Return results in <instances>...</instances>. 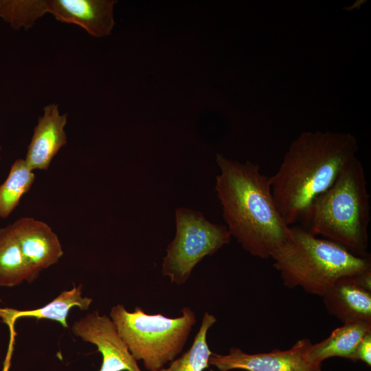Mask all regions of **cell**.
I'll return each instance as SVG.
<instances>
[{
	"mask_svg": "<svg viewBox=\"0 0 371 371\" xmlns=\"http://www.w3.org/2000/svg\"><path fill=\"white\" fill-rule=\"evenodd\" d=\"M220 174L215 190L227 229L254 256L269 258L287 239L286 224L274 201L269 177L258 164L244 163L216 154Z\"/></svg>",
	"mask_w": 371,
	"mask_h": 371,
	"instance_id": "obj_1",
	"label": "cell"
},
{
	"mask_svg": "<svg viewBox=\"0 0 371 371\" xmlns=\"http://www.w3.org/2000/svg\"><path fill=\"white\" fill-rule=\"evenodd\" d=\"M358 150L356 137L348 133L305 131L291 143L278 170L269 177L274 201L287 225L302 220Z\"/></svg>",
	"mask_w": 371,
	"mask_h": 371,
	"instance_id": "obj_2",
	"label": "cell"
},
{
	"mask_svg": "<svg viewBox=\"0 0 371 371\" xmlns=\"http://www.w3.org/2000/svg\"><path fill=\"white\" fill-rule=\"evenodd\" d=\"M370 195L361 162L354 157L333 185L311 203L302 221L321 236L360 257H368Z\"/></svg>",
	"mask_w": 371,
	"mask_h": 371,
	"instance_id": "obj_3",
	"label": "cell"
},
{
	"mask_svg": "<svg viewBox=\"0 0 371 371\" xmlns=\"http://www.w3.org/2000/svg\"><path fill=\"white\" fill-rule=\"evenodd\" d=\"M271 258L284 286L321 297L339 279L371 271L370 256H355L296 226L290 227L287 239Z\"/></svg>",
	"mask_w": 371,
	"mask_h": 371,
	"instance_id": "obj_4",
	"label": "cell"
},
{
	"mask_svg": "<svg viewBox=\"0 0 371 371\" xmlns=\"http://www.w3.org/2000/svg\"><path fill=\"white\" fill-rule=\"evenodd\" d=\"M181 313V316L171 318L148 314L139 306L129 312L117 304L111 308L110 317L135 359L142 360L144 367L153 371L174 360L188 340L196 316L188 307Z\"/></svg>",
	"mask_w": 371,
	"mask_h": 371,
	"instance_id": "obj_5",
	"label": "cell"
},
{
	"mask_svg": "<svg viewBox=\"0 0 371 371\" xmlns=\"http://www.w3.org/2000/svg\"><path fill=\"white\" fill-rule=\"evenodd\" d=\"M176 234L166 248L161 272L172 283L185 284L194 267L231 240L225 225L211 223L198 211L179 207L175 211Z\"/></svg>",
	"mask_w": 371,
	"mask_h": 371,
	"instance_id": "obj_6",
	"label": "cell"
},
{
	"mask_svg": "<svg viewBox=\"0 0 371 371\" xmlns=\"http://www.w3.org/2000/svg\"><path fill=\"white\" fill-rule=\"evenodd\" d=\"M311 341L303 338L284 350L248 354L231 348L227 355L212 353L209 364L221 371L239 369L247 371H322L321 364L312 363L308 357Z\"/></svg>",
	"mask_w": 371,
	"mask_h": 371,
	"instance_id": "obj_7",
	"label": "cell"
},
{
	"mask_svg": "<svg viewBox=\"0 0 371 371\" xmlns=\"http://www.w3.org/2000/svg\"><path fill=\"white\" fill-rule=\"evenodd\" d=\"M71 330L97 347L102 357L99 371H142L111 317L95 311L75 321Z\"/></svg>",
	"mask_w": 371,
	"mask_h": 371,
	"instance_id": "obj_8",
	"label": "cell"
},
{
	"mask_svg": "<svg viewBox=\"0 0 371 371\" xmlns=\"http://www.w3.org/2000/svg\"><path fill=\"white\" fill-rule=\"evenodd\" d=\"M10 225L32 280L42 270L58 262L63 255L58 236L47 223L32 217H22Z\"/></svg>",
	"mask_w": 371,
	"mask_h": 371,
	"instance_id": "obj_9",
	"label": "cell"
},
{
	"mask_svg": "<svg viewBox=\"0 0 371 371\" xmlns=\"http://www.w3.org/2000/svg\"><path fill=\"white\" fill-rule=\"evenodd\" d=\"M322 297L328 313L343 324L371 322V271L339 279Z\"/></svg>",
	"mask_w": 371,
	"mask_h": 371,
	"instance_id": "obj_10",
	"label": "cell"
},
{
	"mask_svg": "<svg viewBox=\"0 0 371 371\" xmlns=\"http://www.w3.org/2000/svg\"><path fill=\"white\" fill-rule=\"evenodd\" d=\"M114 0H41L43 14L60 22L73 23L94 37L111 34L114 25Z\"/></svg>",
	"mask_w": 371,
	"mask_h": 371,
	"instance_id": "obj_11",
	"label": "cell"
},
{
	"mask_svg": "<svg viewBox=\"0 0 371 371\" xmlns=\"http://www.w3.org/2000/svg\"><path fill=\"white\" fill-rule=\"evenodd\" d=\"M81 284L69 290L62 291L56 297L46 305L30 310H18L11 308H0V318L8 325L10 330V342L3 361L2 371H9L11 358L14 350L16 333L14 330L16 321L22 317H32L38 319H49L57 322L64 328H68L67 319L70 310L78 307L87 311L92 303V298L82 296Z\"/></svg>",
	"mask_w": 371,
	"mask_h": 371,
	"instance_id": "obj_12",
	"label": "cell"
},
{
	"mask_svg": "<svg viewBox=\"0 0 371 371\" xmlns=\"http://www.w3.org/2000/svg\"><path fill=\"white\" fill-rule=\"evenodd\" d=\"M67 113L60 114L58 104L52 103L44 107L25 158L32 170H47L54 156L67 144Z\"/></svg>",
	"mask_w": 371,
	"mask_h": 371,
	"instance_id": "obj_13",
	"label": "cell"
},
{
	"mask_svg": "<svg viewBox=\"0 0 371 371\" xmlns=\"http://www.w3.org/2000/svg\"><path fill=\"white\" fill-rule=\"evenodd\" d=\"M371 333V322H353L335 328L323 341L311 344L308 352L309 360L321 364L326 359L338 357L353 362L355 352L361 339Z\"/></svg>",
	"mask_w": 371,
	"mask_h": 371,
	"instance_id": "obj_14",
	"label": "cell"
},
{
	"mask_svg": "<svg viewBox=\"0 0 371 371\" xmlns=\"http://www.w3.org/2000/svg\"><path fill=\"white\" fill-rule=\"evenodd\" d=\"M32 282L30 269L10 225L0 229V286L12 287Z\"/></svg>",
	"mask_w": 371,
	"mask_h": 371,
	"instance_id": "obj_15",
	"label": "cell"
},
{
	"mask_svg": "<svg viewBox=\"0 0 371 371\" xmlns=\"http://www.w3.org/2000/svg\"><path fill=\"white\" fill-rule=\"evenodd\" d=\"M35 175L25 159H17L10 167L5 181L0 185V218H6L31 188Z\"/></svg>",
	"mask_w": 371,
	"mask_h": 371,
	"instance_id": "obj_16",
	"label": "cell"
},
{
	"mask_svg": "<svg viewBox=\"0 0 371 371\" xmlns=\"http://www.w3.org/2000/svg\"><path fill=\"white\" fill-rule=\"evenodd\" d=\"M216 318L205 312L192 346L179 358L174 359L168 368L153 371H203L210 366L209 359L212 355L207 343V334Z\"/></svg>",
	"mask_w": 371,
	"mask_h": 371,
	"instance_id": "obj_17",
	"label": "cell"
},
{
	"mask_svg": "<svg viewBox=\"0 0 371 371\" xmlns=\"http://www.w3.org/2000/svg\"><path fill=\"white\" fill-rule=\"evenodd\" d=\"M364 362L368 366L371 365V333L364 335L357 347L353 362Z\"/></svg>",
	"mask_w": 371,
	"mask_h": 371,
	"instance_id": "obj_18",
	"label": "cell"
},
{
	"mask_svg": "<svg viewBox=\"0 0 371 371\" xmlns=\"http://www.w3.org/2000/svg\"><path fill=\"white\" fill-rule=\"evenodd\" d=\"M1 150V147L0 146V150ZM0 159H1V156H0Z\"/></svg>",
	"mask_w": 371,
	"mask_h": 371,
	"instance_id": "obj_19",
	"label": "cell"
}]
</instances>
